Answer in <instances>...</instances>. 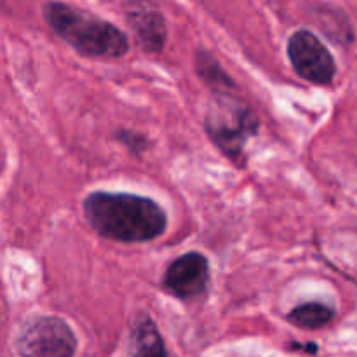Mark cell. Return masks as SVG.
Returning a JSON list of instances; mask_svg holds the SVG:
<instances>
[{"instance_id": "1", "label": "cell", "mask_w": 357, "mask_h": 357, "mask_svg": "<svg viewBox=\"0 0 357 357\" xmlns=\"http://www.w3.org/2000/svg\"><path fill=\"white\" fill-rule=\"evenodd\" d=\"M84 216L100 236L117 243H149L167 227L166 211L153 199L121 192H91Z\"/></svg>"}, {"instance_id": "2", "label": "cell", "mask_w": 357, "mask_h": 357, "mask_svg": "<svg viewBox=\"0 0 357 357\" xmlns=\"http://www.w3.org/2000/svg\"><path fill=\"white\" fill-rule=\"evenodd\" d=\"M45 23L59 38L87 58L115 59L129 51V38L115 24L68 3H45Z\"/></svg>"}, {"instance_id": "3", "label": "cell", "mask_w": 357, "mask_h": 357, "mask_svg": "<svg viewBox=\"0 0 357 357\" xmlns=\"http://www.w3.org/2000/svg\"><path fill=\"white\" fill-rule=\"evenodd\" d=\"M204 124L213 142L232 159L243 153L246 143L258 131V117L250 105L227 91H220L213 98Z\"/></svg>"}, {"instance_id": "4", "label": "cell", "mask_w": 357, "mask_h": 357, "mask_svg": "<svg viewBox=\"0 0 357 357\" xmlns=\"http://www.w3.org/2000/svg\"><path fill=\"white\" fill-rule=\"evenodd\" d=\"M14 347L21 357H73L77 337L61 317L31 316L17 330Z\"/></svg>"}, {"instance_id": "5", "label": "cell", "mask_w": 357, "mask_h": 357, "mask_svg": "<svg viewBox=\"0 0 357 357\" xmlns=\"http://www.w3.org/2000/svg\"><path fill=\"white\" fill-rule=\"evenodd\" d=\"M288 58L302 79L317 86L333 82L337 63L326 45L309 30H298L288 40Z\"/></svg>"}, {"instance_id": "6", "label": "cell", "mask_w": 357, "mask_h": 357, "mask_svg": "<svg viewBox=\"0 0 357 357\" xmlns=\"http://www.w3.org/2000/svg\"><path fill=\"white\" fill-rule=\"evenodd\" d=\"M209 284V261L197 251L176 258L164 274L162 286L181 300L204 295Z\"/></svg>"}, {"instance_id": "7", "label": "cell", "mask_w": 357, "mask_h": 357, "mask_svg": "<svg viewBox=\"0 0 357 357\" xmlns=\"http://www.w3.org/2000/svg\"><path fill=\"white\" fill-rule=\"evenodd\" d=\"M129 26L135 31L139 45L146 52H160L166 45L167 28L162 14L155 10L136 9L128 14Z\"/></svg>"}, {"instance_id": "8", "label": "cell", "mask_w": 357, "mask_h": 357, "mask_svg": "<svg viewBox=\"0 0 357 357\" xmlns=\"http://www.w3.org/2000/svg\"><path fill=\"white\" fill-rule=\"evenodd\" d=\"M128 357H167L166 345L152 317L139 316L132 323L128 342Z\"/></svg>"}, {"instance_id": "9", "label": "cell", "mask_w": 357, "mask_h": 357, "mask_svg": "<svg viewBox=\"0 0 357 357\" xmlns=\"http://www.w3.org/2000/svg\"><path fill=\"white\" fill-rule=\"evenodd\" d=\"M335 310L324 303L310 302L295 307L288 314V323L302 330H319L333 321Z\"/></svg>"}, {"instance_id": "10", "label": "cell", "mask_w": 357, "mask_h": 357, "mask_svg": "<svg viewBox=\"0 0 357 357\" xmlns=\"http://www.w3.org/2000/svg\"><path fill=\"white\" fill-rule=\"evenodd\" d=\"M197 72L209 86H213L216 89V93L220 91L230 89L234 86L232 80L227 77V73L223 72L222 66L211 58V54L208 52H199L197 56Z\"/></svg>"}]
</instances>
